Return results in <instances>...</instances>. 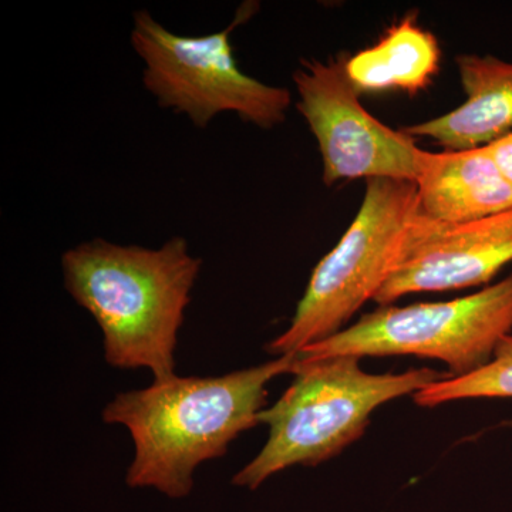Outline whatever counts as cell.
I'll return each instance as SVG.
<instances>
[{
  "label": "cell",
  "instance_id": "1",
  "mask_svg": "<svg viewBox=\"0 0 512 512\" xmlns=\"http://www.w3.org/2000/svg\"><path fill=\"white\" fill-rule=\"evenodd\" d=\"M298 353L214 377L173 376L117 394L104 423L126 427L134 443L127 470L131 488H156L170 498L191 493L194 471L220 458L239 434L261 424L266 386L293 373Z\"/></svg>",
  "mask_w": 512,
  "mask_h": 512
},
{
  "label": "cell",
  "instance_id": "2",
  "mask_svg": "<svg viewBox=\"0 0 512 512\" xmlns=\"http://www.w3.org/2000/svg\"><path fill=\"white\" fill-rule=\"evenodd\" d=\"M202 261L184 237L160 248L96 238L62 255L64 288L103 332L104 359L147 369L154 382L175 376V350Z\"/></svg>",
  "mask_w": 512,
  "mask_h": 512
},
{
  "label": "cell",
  "instance_id": "3",
  "mask_svg": "<svg viewBox=\"0 0 512 512\" xmlns=\"http://www.w3.org/2000/svg\"><path fill=\"white\" fill-rule=\"evenodd\" d=\"M293 375L281 399L259 414L268 440L232 478L238 487L256 490L286 468L325 463L365 434L380 406L450 377L429 367L372 375L359 357L302 359L299 353Z\"/></svg>",
  "mask_w": 512,
  "mask_h": 512
},
{
  "label": "cell",
  "instance_id": "4",
  "mask_svg": "<svg viewBox=\"0 0 512 512\" xmlns=\"http://www.w3.org/2000/svg\"><path fill=\"white\" fill-rule=\"evenodd\" d=\"M417 210L416 184L375 178L339 244L313 269L288 329L266 352L299 353L332 338L366 302L375 301L399 262Z\"/></svg>",
  "mask_w": 512,
  "mask_h": 512
},
{
  "label": "cell",
  "instance_id": "5",
  "mask_svg": "<svg viewBox=\"0 0 512 512\" xmlns=\"http://www.w3.org/2000/svg\"><path fill=\"white\" fill-rule=\"evenodd\" d=\"M254 9L242 5L227 29L205 36L175 35L148 10L134 13L131 46L146 64L144 87L158 106L184 114L198 128L221 113H235L264 130L284 123L292 103L289 90L259 82L235 59L232 32Z\"/></svg>",
  "mask_w": 512,
  "mask_h": 512
},
{
  "label": "cell",
  "instance_id": "6",
  "mask_svg": "<svg viewBox=\"0 0 512 512\" xmlns=\"http://www.w3.org/2000/svg\"><path fill=\"white\" fill-rule=\"evenodd\" d=\"M511 332L512 274L453 301L380 306L299 357L417 356L439 360L450 377H461L490 363Z\"/></svg>",
  "mask_w": 512,
  "mask_h": 512
},
{
  "label": "cell",
  "instance_id": "7",
  "mask_svg": "<svg viewBox=\"0 0 512 512\" xmlns=\"http://www.w3.org/2000/svg\"><path fill=\"white\" fill-rule=\"evenodd\" d=\"M296 109L318 141L323 183L387 180L414 183L421 148L404 130H393L360 103L346 73V56L302 60L293 73Z\"/></svg>",
  "mask_w": 512,
  "mask_h": 512
},
{
  "label": "cell",
  "instance_id": "8",
  "mask_svg": "<svg viewBox=\"0 0 512 512\" xmlns=\"http://www.w3.org/2000/svg\"><path fill=\"white\" fill-rule=\"evenodd\" d=\"M511 262L512 208L460 225L427 220L416 210L399 262L375 302L487 285Z\"/></svg>",
  "mask_w": 512,
  "mask_h": 512
},
{
  "label": "cell",
  "instance_id": "9",
  "mask_svg": "<svg viewBox=\"0 0 512 512\" xmlns=\"http://www.w3.org/2000/svg\"><path fill=\"white\" fill-rule=\"evenodd\" d=\"M417 212L444 225L468 224L512 208V185L488 147L421 150L416 181Z\"/></svg>",
  "mask_w": 512,
  "mask_h": 512
},
{
  "label": "cell",
  "instance_id": "10",
  "mask_svg": "<svg viewBox=\"0 0 512 512\" xmlns=\"http://www.w3.org/2000/svg\"><path fill=\"white\" fill-rule=\"evenodd\" d=\"M456 63L467 100L444 116L403 130L453 151L490 146L511 134L512 62L494 56L460 55Z\"/></svg>",
  "mask_w": 512,
  "mask_h": 512
},
{
  "label": "cell",
  "instance_id": "11",
  "mask_svg": "<svg viewBox=\"0 0 512 512\" xmlns=\"http://www.w3.org/2000/svg\"><path fill=\"white\" fill-rule=\"evenodd\" d=\"M439 40L406 16L387 29L375 46L346 57V73L359 93L399 90L416 96L440 70Z\"/></svg>",
  "mask_w": 512,
  "mask_h": 512
},
{
  "label": "cell",
  "instance_id": "12",
  "mask_svg": "<svg viewBox=\"0 0 512 512\" xmlns=\"http://www.w3.org/2000/svg\"><path fill=\"white\" fill-rule=\"evenodd\" d=\"M481 397H512V335L501 340L490 363L467 376L448 377L413 394L421 407Z\"/></svg>",
  "mask_w": 512,
  "mask_h": 512
},
{
  "label": "cell",
  "instance_id": "13",
  "mask_svg": "<svg viewBox=\"0 0 512 512\" xmlns=\"http://www.w3.org/2000/svg\"><path fill=\"white\" fill-rule=\"evenodd\" d=\"M493 156L498 170L505 180L512 185V133L487 146Z\"/></svg>",
  "mask_w": 512,
  "mask_h": 512
}]
</instances>
